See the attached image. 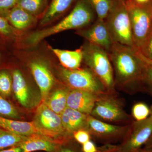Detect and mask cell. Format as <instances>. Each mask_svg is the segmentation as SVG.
Instances as JSON below:
<instances>
[{"label": "cell", "mask_w": 152, "mask_h": 152, "mask_svg": "<svg viewBox=\"0 0 152 152\" xmlns=\"http://www.w3.org/2000/svg\"><path fill=\"white\" fill-rule=\"evenodd\" d=\"M12 78L7 71L0 72V94L5 97L8 96L12 92Z\"/></svg>", "instance_id": "d4e9b609"}, {"label": "cell", "mask_w": 152, "mask_h": 152, "mask_svg": "<svg viewBox=\"0 0 152 152\" xmlns=\"http://www.w3.org/2000/svg\"><path fill=\"white\" fill-rule=\"evenodd\" d=\"M19 0H0V14L15 7Z\"/></svg>", "instance_id": "4dcf8cb0"}, {"label": "cell", "mask_w": 152, "mask_h": 152, "mask_svg": "<svg viewBox=\"0 0 152 152\" xmlns=\"http://www.w3.org/2000/svg\"><path fill=\"white\" fill-rule=\"evenodd\" d=\"M61 152H75L69 148H65L63 149Z\"/></svg>", "instance_id": "74e56055"}, {"label": "cell", "mask_w": 152, "mask_h": 152, "mask_svg": "<svg viewBox=\"0 0 152 152\" xmlns=\"http://www.w3.org/2000/svg\"><path fill=\"white\" fill-rule=\"evenodd\" d=\"M30 68L40 91L42 101L44 102L48 96L54 84L53 77L46 65L40 61H34L30 63Z\"/></svg>", "instance_id": "8fae6325"}, {"label": "cell", "mask_w": 152, "mask_h": 152, "mask_svg": "<svg viewBox=\"0 0 152 152\" xmlns=\"http://www.w3.org/2000/svg\"><path fill=\"white\" fill-rule=\"evenodd\" d=\"M92 113L95 115L108 121H119L124 117V114L118 106L106 100L97 101Z\"/></svg>", "instance_id": "e0dca14e"}, {"label": "cell", "mask_w": 152, "mask_h": 152, "mask_svg": "<svg viewBox=\"0 0 152 152\" xmlns=\"http://www.w3.org/2000/svg\"><path fill=\"white\" fill-rule=\"evenodd\" d=\"M144 61L145 63L144 64L145 82L147 83L152 88V64L147 62Z\"/></svg>", "instance_id": "1f68e13d"}, {"label": "cell", "mask_w": 152, "mask_h": 152, "mask_svg": "<svg viewBox=\"0 0 152 152\" xmlns=\"http://www.w3.org/2000/svg\"><path fill=\"white\" fill-rule=\"evenodd\" d=\"M0 152H23V150L20 146L11 147L8 149L0 150Z\"/></svg>", "instance_id": "e575fe53"}, {"label": "cell", "mask_w": 152, "mask_h": 152, "mask_svg": "<svg viewBox=\"0 0 152 152\" xmlns=\"http://www.w3.org/2000/svg\"><path fill=\"white\" fill-rule=\"evenodd\" d=\"M94 93L73 89L68 92L67 107L87 115L91 113L96 102Z\"/></svg>", "instance_id": "7c38bea8"}, {"label": "cell", "mask_w": 152, "mask_h": 152, "mask_svg": "<svg viewBox=\"0 0 152 152\" xmlns=\"http://www.w3.org/2000/svg\"><path fill=\"white\" fill-rule=\"evenodd\" d=\"M77 0H50L41 18L40 25L45 26L54 21L72 10Z\"/></svg>", "instance_id": "5bb4252c"}, {"label": "cell", "mask_w": 152, "mask_h": 152, "mask_svg": "<svg viewBox=\"0 0 152 152\" xmlns=\"http://www.w3.org/2000/svg\"><path fill=\"white\" fill-rule=\"evenodd\" d=\"M76 33L84 38L87 42L102 48L108 53L113 44V41L104 20L97 18L92 23L78 30Z\"/></svg>", "instance_id": "52a82bcc"}, {"label": "cell", "mask_w": 152, "mask_h": 152, "mask_svg": "<svg viewBox=\"0 0 152 152\" xmlns=\"http://www.w3.org/2000/svg\"><path fill=\"white\" fill-rule=\"evenodd\" d=\"M15 96L22 106L27 107L29 102V93L26 82L18 70H15L12 74V87Z\"/></svg>", "instance_id": "ffe728a7"}, {"label": "cell", "mask_w": 152, "mask_h": 152, "mask_svg": "<svg viewBox=\"0 0 152 152\" xmlns=\"http://www.w3.org/2000/svg\"><path fill=\"white\" fill-rule=\"evenodd\" d=\"M138 52L144 61L152 64V33Z\"/></svg>", "instance_id": "83f0119b"}, {"label": "cell", "mask_w": 152, "mask_h": 152, "mask_svg": "<svg viewBox=\"0 0 152 152\" xmlns=\"http://www.w3.org/2000/svg\"><path fill=\"white\" fill-rule=\"evenodd\" d=\"M108 53L115 85L125 86L145 82L144 61L137 50L114 42Z\"/></svg>", "instance_id": "6da1fadb"}, {"label": "cell", "mask_w": 152, "mask_h": 152, "mask_svg": "<svg viewBox=\"0 0 152 152\" xmlns=\"http://www.w3.org/2000/svg\"><path fill=\"white\" fill-rule=\"evenodd\" d=\"M65 132L74 133L84 125L87 121L86 114L66 107L60 115Z\"/></svg>", "instance_id": "ac0fdd59"}, {"label": "cell", "mask_w": 152, "mask_h": 152, "mask_svg": "<svg viewBox=\"0 0 152 152\" xmlns=\"http://www.w3.org/2000/svg\"><path fill=\"white\" fill-rule=\"evenodd\" d=\"M74 137L77 142L82 145L88 141L90 140V135L87 131L79 130L74 133Z\"/></svg>", "instance_id": "f546056e"}, {"label": "cell", "mask_w": 152, "mask_h": 152, "mask_svg": "<svg viewBox=\"0 0 152 152\" xmlns=\"http://www.w3.org/2000/svg\"><path fill=\"white\" fill-rule=\"evenodd\" d=\"M82 150L83 152H98L99 149L92 142L89 140L83 144Z\"/></svg>", "instance_id": "d6a6232c"}, {"label": "cell", "mask_w": 152, "mask_h": 152, "mask_svg": "<svg viewBox=\"0 0 152 152\" xmlns=\"http://www.w3.org/2000/svg\"><path fill=\"white\" fill-rule=\"evenodd\" d=\"M0 129L19 135H41L53 139L59 135L43 129L34 121L24 122L6 118L0 116Z\"/></svg>", "instance_id": "9c48e42d"}, {"label": "cell", "mask_w": 152, "mask_h": 152, "mask_svg": "<svg viewBox=\"0 0 152 152\" xmlns=\"http://www.w3.org/2000/svg\"><path fill=\"white\" fill-rule=\"evenodd\" d=\"M150 110H151V114H150V115L152 116V106L151 107V108H150Z\"/></svg>", "instance_id": "ab89813d"}, {"label": "cell", "mask_w": 152, "mask_h": 152, "mask_svg": "<svg viewBox=\"0 0 152 152\" xmlns=\"http://www.w3.org/2000/svg\"><path fill=\"white\" fill-rule=\"evenodd\" d=\"M91 15L83 6H74L67 15L59 23L53 26L32 33L25 40L28 45H37L44 39L67 30L81 29L91 23Z\"/></svg>", "instance_id": "7a4b0ae2"}, {"label": "cell", "mask_w": 152, "mask_h": 152, "mask_svg": "<svg viewBox=\"0 0 152 152\" xmlns=\"http://www.w3.org/2000/svg\"><path fill=\"white\" fill-rule=\"evenodd\" d=\"M134 152H150L148 151H147L146 150L144 149L140 148L139 149L137 150L136 151Z\"/></svg>", "instance_id": "f35d334b"}, {"label": "cell", "mask_w": 152, "mask_h": 152, "mask_svg": "<svg viewBox=\"0 0 152 152\" xmlns=\"http://www.w3.org/2000/svg\"><path fill=\"white\" fill-rule=\"evenodd\" d=\"M145 146L144 149L150 152H152V135L150 138L149 140L145 144Z\"/></svg>", "instance_id": "8d00e7d4"}, {"label": "cell", "mask_w": 152, "mask_h": 152, "mask_svg": "<svg viewBox=\"0 0 152 152\" xmlns=\"http://www.w3.org/2000/svg\"><path fill=\"white\" fill-rule=\"evenodd\" d=\"M152 135V116L140 121L133 132L118 146L119 152H134L146 143Z\"/></svg>", "instance_id": "ba28073f"}, {"label": "cell", "mask_w": 152, "mask_h": 152, "mask_svg": "<svg viewBox=\"0 0 152 152\" xmlns=\"http://www.w3.org/2000/svg\"><path fill=\"white\" fill-rule=\"evenodd\" d=\"M68 92L64 89L56 90L49 95L46 100L43 102L53 111L61 115L67 107Z\"/></svg>", "instance_id": "44dd1931"}, {"label": "cell", "mask_w": 152, "mask_h": 152, "mask_svg": "<svg viewBox=\"0 0 152 152\" xmlns=\"http://www.w3.org/2000/svg\"><path fill=\"white\" fill-rule=\"evenodd\" d=\"M87 121L95 137L102 141L113 142L121 137L122 128L103 122L91 117Z\"/></svg>", "instance_id": "4fadbf2b"}, {"label": "cell", "mask_w": 152, "mask_h": 152, "mask_svg": "<svg viewBox=\"0 0 152 152\" xmlns=\"http://www.w3.org/2000/svg\"><path fill=\"white\" fill-rule=\"evenodd\" d=\"M28 137H29L19 135L0 129V150L5 149L11 147L18 146Z\"/></svg>", "instance_id": "603a6c76"}, {"label": "cell", "mask_w": 152, "mask_h": 152, "mask_svg": "<svg viewBox=\"0 0 152 152\" xmlns=\"http://www.w3.org/2000/svg\"><path fill=\"white\" fill-rule=\"evenodd\" d=\"M115 0H89L97 18L104 20L110 11Z\"/></svg>", "instance_id": "cb8c5ba5"}, {"label": "cell", "mask_w": 152, "mask_h": 152, "mask_svg": "<svg viewBox=\"0 0 152 152\" xmlns=\"http://www.w3.org/2000/svg\"><path fill=\"white\" fill-rule=\"evenodd\" d=\"M98 152H119L118 146L108 147L99 149Z\"/></svg>", "instance_id": "836d02e7"}, {"label": "cell", "mask_w": 152, "mask_h": 152, "mask_svg": "<svg viewBox=\"0 0 152 152\" xmlns=\"http://www.w3.org/2000/svg\"><path fill=\"white\" fill-rule=\"evenodd\" d=\"M134 45L139 51L152 33V4L141 5L125 0Z\"/></svg>", "instance_id": "5b68a950"}, {"label": "cell", "mask_w": 152, "mask_h": 152, "mask_svg": "<svg viewBox=\"0 0 152 152\" xmlns=\"http://www.w3.org/2000/svg\"><path fill=\"white\" fill-rule=\"evenodd\" d=\"M0 56H1V55H0Z\"/></svg>", "instance_id": "60d3db41"}, {"label": "cell", "mask_w": 152, "mask_h": 152, "mask_svg": "<svg viewBox=\"0 0 152 152\" xmlns=\"http://www.w3.org/2000/svg\"><path fill=\"white\" fill-rule=\"evenodd\" d=\"M23 152H32L38 151L48 152L54 151L57 148V145L53 139L45 136L34 135L23 142L18 146Z\"/></svg>", "instance_id": "2e32d148"}, {"label": "cell", "mask_w": 152, "mask_h": 152, "mask_svg": "<svg viewBox=\"0 0 152 152\" xmlns=\"http://www.w3.org/2000/svg\"><path fill=\"white\" fill-rule=\"evenodd\" d=\"M34 121L43 129L59 136L65 132L60 115L49 108L44 102L37 109Z\"/></svg>", "instance_id": "30bf717a"}, {"label": "cell", "mask_w": 152, "mask_h": 152, "mask_svg": "<svg viewBox=\"0 0 152 152\" xmlns=\"http://www.w3.org/2000/svg\"><path fill=\"white\" fill-rule=\"evenodd\" d=\"M104 21L114 42L136 50L133 42L130 21L125 0L114 1Z\"/></svg>", "instance_id": "277c9868"}, {"label": "cell", "mask_w": 152, "mask_h": 152, "mask_svg": "<svg viewBox=\"0 0 152 152\" xmlns=\"http://www.w3.org/2000/svg\"><path fill=\"white\" fill-rule=\"evenodd\" d=\"M131 1L137 4L141 5L150 4L152 3V0H131Z\"/></svg>", "instance_id": "d590c367"}, {"label": "cell", "mask_w": 152, "mask_h": 152, "mask_svg": "<svg viewBox=\"0 0 152 152\" xmlns=\"http://www.w3.org/2000/svg\"><path fill=\"white\" fill-rule=\"evenodd\" d=\"M50 0H19L17 5L34 16L43 15Z\"/></svg>", "instance_id": "7402d4cb"}, {"label": "cell", "mask_w": 152, "mask_h": 152, "mask_svg": "<svg viewBox=\"0 0 152 152\" xmlns=\"http://www.w3.org/2000/svg\"><path fill=\"white\" fill-rule=\"evenodd\" d=\"M0 15L19 30L29 27L35 22L36 18L17 6Z\"/></svg>", "instance_id": "9a60e30c"}, {"label": "cell", "mask_w": 152, "mask_h": 152, "mask_svg": "<svg viewBox=\"0 0 152 152\" xmlns=\"http://www.w3.org/2000/svg\"><path fill=\"white\" fill-rule=\"evenodd\" d=\"M0 116L12 118L19 117V114L15 107L1 96H0Z\"/></svg>", "instance_id": "484cf974"}, {"label": "cell", "mask_w": 152, "mask_h": 152, "mask_svg": "<svg viewBox=\"0 0 152 152\" xmlns=\"http://www.w3.org/2000/svg\"><path fill=\"white\" fill-rule=\"evenodd\" d=\"M61 74L64 80L73 89L95 94L103 92L105 87L89 69L71 70L64 67Z\"/></svg>", "instance_id": "8992f818"}, {"label": "cell", "mask_w": 152, "mask_h": 152, "mask_svg": "<svg viewBox=\"0 0 152 152\" xmlns=\"http://www.w3.org/2000/svg\"><path fill=\"white\" fill-rule=\"evenodd\" d=\"M81 48L83 61L103 84L112 88L115 85L113 69L109 53L102 48L86 42Z\"/></svg>", "instance_id": "3957f363"}, {"label": "cell", "mask_w": 152, "mask_h": 152, "mask_svg": "<svg viewBox=\"0 0 152 152\" xmlns=\"http://www.w3.org/2000/svg\"><path fill=\"white\" fill-rule=\"evenodd\" d=\"M151 114V110L146 104L139 102L135 104L132 108L133 116L138 121L146 119Z\"/></svg>", "instance_id": "4316f807"}, {"label": "cell", "mask_w": 152, "mask_h": 152, "mask_svg": "<svg viewBox=\"0 0 152 152\" xmlns=\"http://www.w3.org/2000/svg\"><path fill=\"white\" fill-rule=\"evenodd\" d=\"M0 33L5 36H10L12 34L13 31L9 25L7 20L0 15Z\"/></svg>", "instance_id": "f1b7e54d"}, {"label": "cell", "mask_w": 152, "mask_h": 152, "mask_svg": "<svg viewBox=\"0 0 152 152\" xmlns=\"http://www.w3.org/2000/svg\"><path fill=\"white\" fill-rule=\"evenodd\" d=\"M64 68L74 70L79 69L83 61V52L81 48L74 51L59 49H52Z\"/></svg>", "instance_id": "d6986e66"}]
</instances>
